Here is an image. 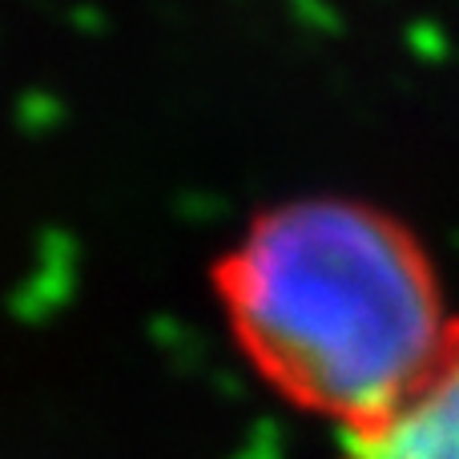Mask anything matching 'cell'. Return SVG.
I'll return each mask as SVG.
<instances>
[{"instance_id":"1","label":"cell","mask_w":459,"mask_h":459,"mask_svg":"<svg viewBox=\"0 0 459 459\" xmlns=\"http://www.w3.org/2000/svg\"><path fill=\"white\" fill-rule=\"evenodd\" d=\"M210 278L250 371L342 431L387 411L452 326L423 242L355 198L262 210Z\"/></svg>"},{"instance_id":"2","label":"cell","mask_w":459,"mask_h":459,"mask_svg":"<svg viewBox=\"0 0 459 459\" xmlns=\"http://www.w3.org/2000/svg\"><path fill=\"white\" fill-rule=\"evenodd\" d=\"M339 459H459V318L387 411L342 431Z\"/></svg>"}]
</instances>
